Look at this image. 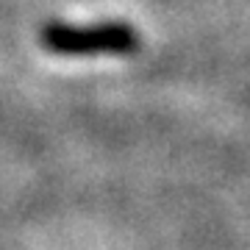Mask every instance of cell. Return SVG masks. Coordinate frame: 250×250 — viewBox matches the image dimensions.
<instances>
[{
	"label": "cell",
	"mask_w": 250,
	"mask_h": 250,
	"mask_svg": "<svg viewBox=\"0 0 250 250\" xmlns=\"http://www.w3.org/2000/svg\"><path fill=\"white\" fill-rule=\"evenodd\" d=\"M39 39L56 56H128L139 50V34L128 22H100V25L50 22L42 28Z\"/></svg>",
	"instance_id": "cell-1"
}]
</instances>
